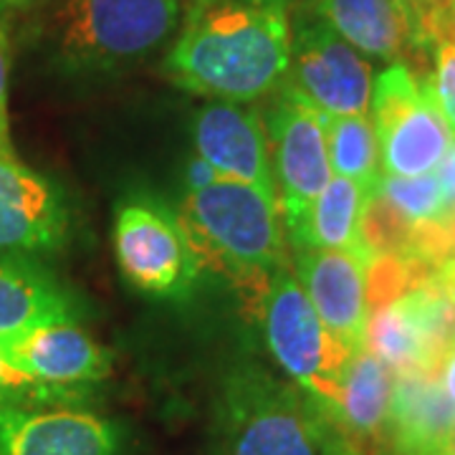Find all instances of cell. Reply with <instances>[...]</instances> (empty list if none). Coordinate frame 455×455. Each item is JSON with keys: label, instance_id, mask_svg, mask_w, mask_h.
<instances>
[{"label": "cell", "instance_id": "11", "mask_svg": "<svg viewBox=\"0 0 455 455\" xmlns=\"http://www.w3.org/2000/svg\"><path fill=\"white\" fill-rule=\"evenodd\" d=\"M0 455H130V430L86 407L0 403Z\"/></svg>", "mask_w": 455, "mask_h": 455}, {"label": "cell", "instance_id": "1", "mask_svg": "<svg viewBox=\"0 0 455 455\" xmlns=\"http://www.w3.org/2000/svg\"><path fill=\"white\" fill-rule=\"evenodd\" d=\"M289 68V8L256 0H188L163 61L170 82L248 104L276 92Z\"/></svg>", "mask_w": 455, "mask_h": 455}, {"label": "cell", "instance_id": "31", "mask_svg": "<svg viewBox=\"0 0 455 455\" xmlns=\"http://www.w3.org/2000/svg\"><path fill=\"white\" fill-rule=\"evenodd\" d=\"M16 5H23V0H0V13L8 8H16Z\"/></svg>", "mask_w": 455, "mask_h": 455}, {"label": "cell", "instance_id": "4", "mask_svg": "<svg viewBox=\"0 0 455 455\" xmlns=\"http://www.w3.org/2000/svg\"><path fill=\"white\" fill-rule=\"evenodd\" d=\"M188 0H66L56 56L68 74H116L172 44Z\"/></svg>", "mask_w": 455, "mask_h": 455}, {"label": "cell", "instance_id": "3", "mask_svg": "<svg viewBox=\"0 0 455 455\" xmlns=\"http://www.w3.org/2000/svg\"><path fill=\"white\" fill-rule=\"evenodd\" d=\"M326 427L304 390L241 359L218 382L208 455H322Z\"/></svg>", "mask_w": 455, "mask_h": 455}, {"label": "cell", "instance_id": "13", "mask_svg": "<svg viewBox=\"0 0 455 455\" xmlns=\"http://www.w3.org/2000/svg\"><path fill=\"white\" fill-rule=\"evenodd\" d=\"M5 359L33 379L92 390L112 374V352L92 339L76 322L46 324L0 337Z\"/></svg>", "mask_w": 455, "mask_h": 455}, {"label": "cell", "instance_id": "26", "mask_svg": "<svg viewBox=\"0 0 455 455\" xmlns=\"http://www.w3.org/2000/svg\"><path fill=\"white\" fill-rule=\"evenodd\" d=\"M430 36H433V44L438 38H448L455 41V0H448L438 13L430 20Z\"/></svg>", "mask_w": 455, "mask_h": 455}, {"label": "cell", "instance_id": "18", "mask_svg": "<svg viewBox=\"0 0 455 455\" xmlns=\"http://www.w3.org/2000/svg\"><path fill=\"white\" fill-rule=\"evenodd\" d=\"M370 193L355 180L331 175L326 188L311 200L296 226L286 230V243L299 248H339L372 263L374 253L364 241V211Z\"/></svg>", "mask_w": 455, "mask_h": 455}, {"label": "cell", "instance_id": "28", "mask_svg": "<svg viewBox=\"0 0 455 455\" xmlns=\"http://www.w3.org/2000/svg\"><path fill=\"white\" fill-rule=\"evenodd\" d=\"M322 455H362L357 448H352L347 440L341 438L339 433H334L331 430V425L326 427V435H324V453Z\"/></svg>", "mask_w": 455, "mask_h": 455}, {"label": "cell", "instance_id": "24", "mask_svg": "<svg viewBox=\"0 0 455 455\" xmlns=\"http://www.w3.org/2000/svg\"><path fill=\"white\" fill-rule=\"evenodd\" d=\"M8 74H11V41L0 23V152H13L8 124Z\"/></svg>", "mask_w": 455, "mask_h": 455}, {"label": "cell", "instance_id": "2", "mask_svg": "<svg viewBox=\"0 0 455 455\" xmlns=\"http://www.w3.org/2000/svg\"><path fill=\"white\" fill-rule=\"evenodd\" d=\"M180 220L203 266L226 274L251 311L278 266L289 263V243L271 190L243 180L218 178L185 193Z\"/></svg>", "mask_w": 455, "mask_h": 455}, {"label": "cell", "instance_id": "29", "mask_svg": "<svg viewBox=\"0 0 455 455\" xmlns=\"http://www.w3.org/2000/svg\"><path fill=\"white\" fill-rule=\"evenodd\" d=\"M448 0H412V5L418 8V13L425 18V23H427V31H430V20H433V16L438 13L440 8L445 5ZM433 38V36H430Z\"/></svg>", "mask_w": 455, "mask_h": 455}, {"label": "cell", "instance_id": "25", "mask_svg": "<svg viewBox=\"0 0 455 455\" xmlns=\"http://www.w3.org/2000/svg\"><path fill=\"white\" fill-rule=\"evenodd\" d=\"M220 175L212 170L211 164L205 163L203 157H196V160H190L188 164V172H185V193H196L200 188H205V185H211L212 180H218Z\"/></svg>", "mask_w": 455, "mask_h": 455}, {"label": "cell", "instance_id": "9", "mask_svg": "<svg viewBox=\"0 0 455 455\" xmlns=\"http://www.w3.org/2000/svg\"><path fill=\"white\" fill-rule=\"evenodd\" d=\"M271 94L274 99L260 116L268 137L278 211L286 233L331 180V164L322 114L281 84Z\"/></svg>", "mask_w": 455, "mask_h": 455}, {"label": "cell", "instance_id": "19", "mask_svg": "<svg viewBox=\"0 0 455 455\" xmlns=\"http://www.w3.org/2000/svg\"><path fill=\"white\" fill-rule=\"evenodd\" d=\"M76 319L74 299L33 260L0 259V337Z\"/></svg>", "mask_w": 455, "mask_h": 455}, {"label": "cell", "instance_id": "30", "mask_svg": "<svg viewBox=\"0 0 455 455\" xmlns=\"http://www.w3.org/2000/svg\"><path fill=\"white\" fill-rule=\"evenodd\" d=\"M256 3H266V5H283V8H291L296 0H256Z\"/></svg>", "mask_w": 455, "mask_h": 455}, {"label": "cell", "instance_id": "10", "mask_svg": "<svg viewBox=\"0 0 455 455\" xmlns=\"http://www.w3.org/2000/svg\"><path fill=\"white\" fill-rule=\"evenodd\" d=\"M71 235L66 190L0 152V259L36 260L59 253Z\"/></svg>", "mask_w": 455, "mask_h": 455}, {"label": "cell", "instance_id": "5", "mask_svg": "<svg viewBox=\"0 0 455 455\" xmlns=\"http://www.w3.org/2000/svg\"><path fill=\"white\" fill-rule=\"evenodd\" d=\"M251 311L281 372L326 415L339 395L341 374L352 352L319 319L291 263L271 274Z\"/></svg>", "mask_w": 455, "mask_h": 455}, {"label": "cell", "instance_id": "20", "mask_svg": "<svg viewBox=\"0 0 455 455\" xmlns=\"http://www.w3.org/2000/svg\"><path fill=\"white\" fill-rule=\"evenodd\" d=\"M331 175L355 180L370 196L379 185V142L372 119L362 116H322Z\"/></svg>", "mask_w": 455, "mask_h": 455}, {"label": "cell", "instance_id": "7", "mask_svg": "<svg viewBox=\"0 0 455 455\" xmlns=\"http://www.w3.org/2000/svg\"><path fill=\"white\" fill-rule=\"evenodd\" d=\"M283 89L322 116H362L372 101V66L307 0L289 8V68Z\"/></svg>", "mask_w": 455, "mask_h": 455}, {"label": "cell", "instance_id": "16", "mask_svg": "<svg viewBox=\"0 0 455 455\" xmlns=\"http://www.w3.org/2000/svg\"><path fill=\"white\" fill-rule=\"evenodd\" d=\"M455 405L438 374H395L382 455H448Z\"/></svg>", "mask_w": 455, "mask_h": 455}, {"label": "cell", "instance_id": "32", "mask_svg": "<svg viewBox=\"0 0 455 455\" xmlns=\"http://www.w3.org/2000/svg\"><path fill=\"white\" fill-rule=\"evenodd\" d=\"M448 455H455V433H453V440H451V448H448Z\"/></svg>", "mask_w": 455, "mask_h": 455}, {"label": "cell", "instance_id": "12", "mask_svg": "<svg viewBox=\"0 0 455 455\" xmlns=\"http://www.w3.org/2000/svg\"><path fill=\"white\" fill-rule=\"evenodd\" d=\"M291 268L319 319L355 355L367 347L370 260L339 248H299Z\"/></svg>", "mask_w": 455, "mask_h": 455}, {"label": "cell", "instance_id": "14", "mask_svg": "<svg viewBox=\"0 0 455 455\" xmlns=\"http://www.w3.org/2000/svg\"><path fill=\"white\" fill-rule=\"evenodd\" d=\"M326 23L362 56L410 61L430 53L433 38L412 0H307Z\"/></svg>", "mask_w": 455, "mask_h": 455}, {"label": "cell", "instance_id": "22", "mask_svg": "<svg viewBox=\"0 0 455 455\" xmlns=\"http://www.w3.org/2000/svg\"><path fill=\"white\" fill-rule=\"evenodd\" d=\"M92 397V390L61 387L33 379L16 370L0 349V403L31 407H84Z\"/></svg>", "mask_w": 455, "mask_h": 455}, {"label": "cell", "instance_id": "17", "mask_svg": "<svg viewBox=\"0 0 455 455\" xmlns=\"http://www.w3.org/2000/svg\"><path fill=\"white\" fill-rule=\"evenodd\" d=\"M392 382L390 367L367 347L355 352L344 367L339 395L324 420L362 455H382Z\"/></svg>", "mask_w": 455, "mask_h": 455}, {"label": "cell", "instance_id": "21", "mask_svg": "<svg viewBox=\"0 0 455 455\" xmlns=\"http://www.w3.org/2000/svg\"><path fill=\"white\" fill-rule=\"evenodd\" d=\"M372 196L379 197L400 220H405L407 226L412 228L443 223L453 218L438 170L427 175H418V178L382 175Z\"/></svg>", "mask_w": 455, "mask_h": 455}, {"label": "cell", "instance_id": "23", "mask_svg": "<svg viewBox=\"0 0 455 455\" xmlns=\"http://www.w3.org/2000/svg\"><path fill=\"white\" fill-rule=\"evenodd\" d=\"M433 71L427 74L440 112L455 137V41L438 38L433 44Z\"/></svg>", "mask_w": 455, "mask_h": 455}, {"label": "cell", "instance_id": "6", "mask_svg": "<svg viewBox=\"0 0 455 455\" xmlns=\"http://www.w3.org/2000/svg\"><path fill=\"white\" fill-rule=\"evenodd\" d=\"M372 124L379 142L382 175L418 178L435 172L455 137L440 112L427 74L410 61H392L372 86Z\"/></svg>", "mask_w": 455, "mask_h": 455}, {"label": "cell", "instance_id": "15", "mask_svg": "<svg viewBox=\"0 0 455 455\" xmlns=\"http://www.w3.org/2000/svg\"><path fill=\"white\" fill-rule=\"evenodd\" d=\"M196 149L220 178L276 193L263 116L238 101L212 99L196 116Z\"/></svg>", "mask_w": 455, "mask_h": 455}, {"label": "cell", "instance_id": "8", "mask_svg": "<svg viewBox=\"0 0 455 455\" xmlns=\"http://www.w3.org/2000/svg\"><path fill=\"white\" fill-rule=\"evenodd\" d=\"M114 253L137 291L180 299L205 268L178 212L155 197H127L114 215Z\"/></svg>", "mask_w": 455, "mask_h": 455}, {"label": "cell", "instance_id": "33", "mask_svg": "<svg viewBox=\"0 0 455 455\" xmlns=\"http://www.w3.org/2000/svg\"><path fill=\"white\" fill-rule=\"evenodd\" d=\"M26 3H28V0H23V5H26Z\"/></svg>", "mask_w": 455, "mask_h": 455}, {"label": "cell", "instance_id": "27", "mask_svg": "<svg viewBox=\"0 0 455 455\" xmlns=\"http://www.w3.org/2000/svg\"><path fill=\"white\" fill-rule=\"evenodd\" d=\"M438 377L440 382H443V390H445V395L451 397V403L455 405V344L453 349L448 352V357L443 359Z\"/></svg>", "mask_w": 455, "mask_h": 455}]
</instances>
